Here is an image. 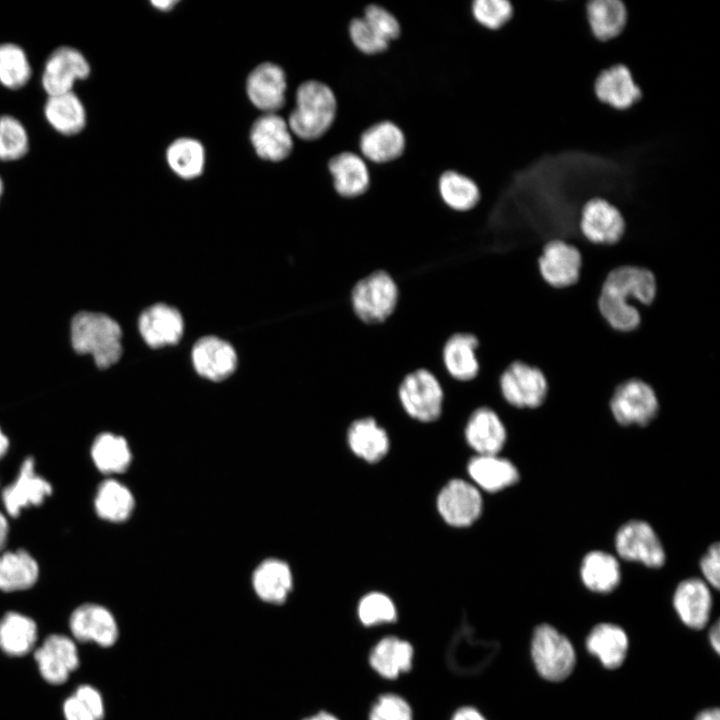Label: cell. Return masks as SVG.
Segmentation results:
<instances>
[{
	"instance_id": "6da1fadb",
	"label": "cell",
	"mask_w": 720,
	"mask_h": 720,
	"mask_svg": "<svg viewBox=\"0 0 720 720\" xmlns=\"http://www.w3.org/2000/svg\"><path fill=\"white\" fill-rule=\"evenodd\" d=\"M657 295V282L647 268L618 266L606 275L597 298V309L614 331L629 333L641 324L640 307L650 306Z\"/></svg>"
},
{
	"instance_id": "7a4b0ae2",
	"label": "cell",
	"mask_w": 720,
	"mask_h": 720,
	"mask_svg": "<svg viewBox=\"0 0 720 720\" xmlns=\"http://www.w3.org/2000/svg\"><path fill=\"white\" fill-rule=\"evenodd\" d=\"M72 349L81 356H90L96 367L107 369L121 358L122 329L111 316L96 311L81 310L69 324Z\"/></svg>"
},
{
	"instance_id": "3957f363",
	"label": "cell",
	"mask_w": 720,
	"mask_h": 720,
	"mask_svg": "<svg viewBox=\"0 0 720 720\" xmlns=\"http://www.w3.org/2000/svg\"><path fill=\"white\" fill-rule=\"evenodd\" d=\"M399 302V285L384 269L363 275L353 283L348 293L352 315L365 326L386 323L396 312Z\"/></svg>"
},
{
	"instance_id": "277c9868",
	"label": "cell",
	"mask_w": 720,
	"mask_h": 720,
	"mask_svg": "<svg viewBox=\"0 0 720 720\" xmlns=\"http://www.w3.org/2000/svg\"><path fill=\"white\" fill-rule=\"evenodd\" d=\"M338 101L333 89L318 80H307L296 92V105L288 126L302 140H316L325 135L334 124Z\"/></svg>"
},
{
	"instance_id": "5b68a950",
	"label": "cell",
	"mask_w": 720,
	"mask_h": 720,
	"mask_svg": "<svg viewBox=\"0 0 720 720\" xmlns=\"http://www.w3.org/2000/svg\"><path fill=\"white\" fill-rule=\"evenodd\" d=\"M395 393L405 414L417 422L432 423L442 416L445 386L439 376L427 367L407 372L398 382Z\"/></svg>"
},
{
	"instance_id": "8992f818",
	"label": "cell",
	"mask_w": 720,
	"mask_h": 720,
	"mask_svg": "<svg viewBox=\"0 0 720 720\" xmlns=\"http://www.w3.org/2000/svg\"><path fill=\"white\" fill-rule=\"evenodd\" d=\"M530 652L536 671L550 682L565 680L576 665V652L571 641L547 623L534 629Z\"/></svg>"
},
{
	"instance_id": "52a82bcc",
	"label": "cell",
	"mask_w": 720,
	"mask_h": 720,
	"mask_svg": "<svg viewBox=\"0 0 720 720\" xmlns=\"http://www.w3.org/2000/svg\"><path fill=\"white\" fill-rule=\"evenodd\" d=\"M497 389L502 399L516 409H537L549 395V383L543 371L521 360L510 362L501 371Z\"/></svg>"
},
{
	"instance_id": "ba28073f",
	"label": "cell",
	"mask_w": 720,
	"mask_h": 720,
	"mask_svg": "<svg viewBox=\"0 0 720 720\" xmlns=\"http://www.w3.org/2000/svg\"><path fill=\"white\" fill-rule=\"evenodd\" d=\"M608 406L619 425L644 427L658 416L660 401L649 383L639 378H629L615 386Z\"/></svg>"
},
{
	"instance_id": "9c48e42d",
	"label": "cell",
	"mask_w": 720,
	"mask_h": 720,
	"mask_svg": "<svg viewBox=\"0 0 720 720\" xmlns=\"http://www.w3.org/2000/svg\"><path fill=\"white\" fill-rule=\"evenodd\" d=\"M578 228L586 242L596 246H613L624 237L626 219L615 204L605 198L594 197L582 206Z\"/></svg>"
},
{
	"instance_id": "30bf717a",
	"label": "cell",
	"mask_w": 720,
	"mask_h": 720,
	"mask_svg": "<svg viewBox=\"0 0 720 720\" xmlns=\"http://www.w3.org/2000/svg\"><path fill=\"white\" fill-rule=\"evenodd\" d=\"M582 265V254L578 247L562 238L547 241L537 259L540 278L547 286L556 290L576 285Z\"/></svg>"
},
{
	"instance_id": "8fae6325",
	"label": "cell",
	"mask_w": 720,
	"mask_h": 720,
	"mask_svg": "<svg viewBox=\"0 0 720 720\" xmlns=\"http://www.w3.org/2000/svg\"><path fill=\"white\" fill-rule=\"evenodd\" d=\"M90 74L91 66L86 56L75 47L62 45L47 56L41 85L47 96L72 92L75 84L86 80Z\"/></svg>"
},
{
	"instance_id": "7c38bea8",
	"label": "cell",
	"mask_w": 720,
	"mask_h": 720,
	"mask_svg": "<svg viewBox=\"0 0 720 720\" xmlns=\"http://www.w3.org/2000/svg\"><path fill=\"white\" fill-rule=\"evenodd\" d=\"M480 340L470 331H455L443 341L439 359L444 375L458 384L475 381L481 371L478 356Z\"/></svg>"
},
{
	"instance_id": "4fadbf2b",
	"label": "cell",
	"mask_w": 720,
	"mask_h": 720,
	"mask_svg": "<svg viewBox=\"0 0 720 720\" xmlns=\"http://www.w3.org/2000/svg\"><path fill=\"white\" fill-rule=\"evenodd\" d=\"M615 549L622 559L649 568H660L666 560L660 538L643 520H629L619 527L615 535Z\"/></svg>"
},
{
	"instance_id": "5bb4252c",
	"label": "cell",
	"mask_w": 720,
	"mask_h": 720,
	"mask_svg": "<svg viewBox=\"0 0 720 720\" xmlns=\"http://www.w3.org/2000/svg\"><path fill=\"white\" fill-rule=\"evenodd\" d=\"M52 491L51 483L37 473L34 457L28 456L14 481L3 488L1 499L6 513L16 518L23 509L43 504Z\"/></svg>"
},
{
	"instance_id": "9a60e30c",
	"label": "cell",
	"mask_w": 720,
	"mask_h": 720,
	"mask_svg": "<svg viewBox=\"0 0 720 720\" xmlns=\"http://www.w3.org/2000/svg\"><path fill=\"white\" fill-rule=\"evenodd\" d=\"M436 506L447 524L467 527L480 517L483 500L475 485L462 479H452L440 490Z\"/></svg>"
},
{
	"instance_id": "2e32d148",
	"label": "cell",
	"mask_w": 720,
	"mask_h": 720,
	"mask_svg": "<svg viewBox=\"0 0 720 720\" xmlns=\"http://www.w3.org/2000/svg\"><path fill=\"white\" fill-rule=\"evenodd\" d=\"M497 649L496 642L476 638L472 627L465 623L451 639L447 649V663L457 674L473 675L488 665Z\"/></svg>"
},
{
	"instance_id": "e0dca14e",
	"label": "cell",
	"mask_w": 720,
	"mask_h": 720,
	"mask_svg": "<svg viewBox=\"0 0 720 720\" xmlns=\"http://www.w3.org/2000/svg\"><path fill=\"white\" fill-rule=\"evenodd\" d=\"M34 659L42 678L53 685L66 682L80 663L74 640L61 634L45 638L35 650Z\"/></svg>"
},
{
	"instance_id": "ac0fdd59",
	"label": "cell",
	"mask_w": 720,
	"mask_h": 720,
	"mask_svg": "<svg viewBox=\"0 0 720 720\" xmlns=\"http://www.w3.org/2000/svg\"><path fill=\"white\" fill-rule=\"evenodd\" d=\"M69 628L77 641L93 642L101 647L113 646L119 636L112 612L96 603L76 607L70 615Z\"/></svg>"
},
{
	"instance_id": "d6986e66",
	"label": "cell",
	"mask_w": 720,
	"mask_h": 720,
	"mask_svg": "<svg viewBox=\"0 0 720 720\" xmlns=\"http://www.w3.org/2000/svg\"><path fill=\"white\" fill-rule=\"evenodd\" d=\"M406 144V135L398 124L391 120H381L360 134L359 154L374 164H387L404 154Z\"/></svg>"
},
{
	"instance_id": "ffe728a7",
	"label": "cell",
	"mask_w": 720,
	"mask_h": 720,
	"mask_svg": "<svg viewBox=\"0 0 720 720\" xmlns=\"http://www.w3.org/2000/svg\"><path fill=\"white\" fill-rule=\"evenodd\" d=\"M593 90L600 103L620 111L631 108L642 97L631 70L622 63L601 70L594 80Z\"/></svg>"
},
{
	"instance_id": "44dd1931",
	"label": "cell",
	"mask_w": 720,
	"mask_h": 720,
	"mask_svg": "<svg viewBox=\"0 0 720 720\" xmlns=\"http://www.w3.org/2000/svg\"><path fill=\"white\" fill-rule=\"evenodd\" d=\"M328 170L335 192L344 199L359 198L370 188V170L367 161L359 153H337L330 158Z\"/></svg>"
},
{
	"instance_id": "7402d4cb",
	"label": "cell",
	"mask_w": 720,
	"mask_h": 720,
	"mask_svg": "<svg viewBox=\"0 0 720 720\" xmlns=\"http://www.w3.org/2000/svg\"><path fill=\"white\" fill-rule=\"evenodd\" d=\"M465 439L477 455L498 454L507 439V431L499 414L490 406H479L469 415Z\"/></svg>"
},
{
	"instance_id": "603a6c76",
	"label": "cell",
	"mask_w": 720,
	"mask_h": 720,
	"mask_svg": "<svg viewBox=\"0 0 720 720\" xmlns=\"http://www.w3.org/2000/svg\"><path fill=\"white\" fill-rule=\"evenodd\" d=\"M250 140L257 155L269 161H281L293 148L288 123L279 115L267 113L253 123Z\"/></svg>"
},
{
	"instance_id": "cb8c5ba5",
	"label": "cell",
	"mask_w": 720,
	"mask_h": 720,
	"mask_svg": "<svg viewBox=\"0 0 720 720\" xmlns=\"http://www.w3.org/2000/svg\"><path fill=\"white\" fill-rule=\"evenodd\" d=\"M712 604L711 591L704 580L685 579L674 591V609L682 623L691 629H702L708 623Z\"/></svg>"
},
{
	"instance_id": "d4e9b609",
	"label": "cell",
	"mask_w": 720,
	"mask_h": 720,
	"mask_svg": "<svg viewBox=\"0 0 720 720\" xmlns=\"http://www.w3.org/2000/svg\"><path fill=\"white\" fill-rule=\"evenodd\" d=\"M286 75L273 63H262L249 74L246 90L250 101L258 109L273 113L285 102Z\"/></svg>"
},
{
	"instance_id": "484cf974",
	"label": "cell",
	"mask_w": 720,
	"mask_h": 720,
	"mask_svg": "<svg viewBox=\"0 0 720 720\" xmlns=\"http://www.w3.org/2000/svg\"><path fill=\"white\" fill-rule=\"evenodd\" d=\"M139 332L153 348L177 343L182 337L184 323L179 311L166 304H156L139 317Z\"/></svg>"
},
{
	"instance_id": "4316f807",
	"label": "cell",
	"mask_w": 720,
	"mask_h": 720,
	"mask_svg": "<svg viewBox=\"0 0 720 720\" xmlns=\"http://www.w3.org/2000/svg\"><path fill=\"white\" fill-rule=\"evenodd\" d=\"M192 361L201 376L212 381H221L234 372L237 356L228 342L215 336H206L194 345Z\"/></svg>"
},
{
	"instance_id": "83f0119b",
	"label": "cell",
	"mask_w": 720,
	"mask_h": 720,
	"mask_svg": "<svg viewBox=\"0 0 720 720\" xmlns=\"http://www.w3.org/2000/svg\"><path fill=\"white\" fill-rule=\"evenodd\" d=\"M414 659L412 644L398 636L388 635L379 639L371 648L368 662L380 677L395 680L411 670Z\"/></svg>"
},
{
	"instance_id": "f1b7e54d",
	"label": "cell",
	"mask_w": 720,
	"mask_h": 720,
	"mask_svg": "<svg viewBox=\"0 0 720 720\" xmlns=\"http://www.w3.org/2000/svg\"><path fill=\"white\" fill-rule=\"evenodd\" d=\"M43 115L49 126L63 136H75L87 125L86 108L74 91L47 96Z\"/></svg>"
},
{
	"instance_id": "f546056e",
	"label": "cell",
	"mask_w": 720,
	"mask_h": 720,
	"mask_svg": "<svg viewBox=\"0 0 720 720\" xmlns=\"http://www.w3.org/2000/svg\"><path fill=\"white\" fill-rule=\"evenodd\" d=\"M347 442L357 457L369 463L384 458L390 447L386 430L371 416L357 418L350 423Z\"/></svg>"
},
{
	"instance_id": "4dcf8cb0",
	"label": "cell",
	"mask_w": 720,
	"mask_h": 720,
	"mask_svg": "<svg viewBox=\"0 0 720 720\" xmlns=\"http://www.w3.org/2000/svg\"><path fill=\"white\" fill-rule=\"evenodd\" d=\"M470 478L478 488L495 493L514 485L519 480L516 466L498 454L476 455L467 465Z\"/></svg>"
},
{
	"instance_id": "1f68e13d",
	"label": "cell",
	"mask_w": 720,
	"mask_h": 720,
	"mask_svg": "<svg viewBox=\"0 0 720 720\" xmlns=\"http://www.w3.org/2000/svg\"><path fill=\"white\" fill-rule=\"evenodd\" d=\"M588 652L607 669L620 667L627 656L629 641L623 628L612 623H599L586 638Z\"/></svg>"
},
{
	"instance_id": "d6a6232c",
	"label": "cell",
	"mask_w": 720,
	"mask_h": 720,
	"mask_svg": "<svg viewBox=\"0 0 720 720\" xmlns=\"http://www.w3.org/2000/svg\"><path fill=\"white\" fill-rule=\"evenodd\" d=\"M40 568L34 556L25 549L0 552V590L17 592L33 587Z\"/></svg>"
},
{
	"instance_id": "836d02e7",
	"label": "cell",
	"mask_w": 720,
	"mask_h": 720,
	"mask_svg": "<svg viewBox=\"0 0 720 720\" xmlns=\"http://www.w3.org/2000/svg\"><path fill=\"white\" fill-rule=\"evenodd\" d=\"M252 585L264 602L282 604L292 590L293 578L289 566L278 559L263 561L254 571Z\"/></svg>"
},
{
	"instance_id": "e575fe53",
	"label": "cell",
	"mask_w": 720,
	"mask_h": 720,
	"mask_svg": "<svg viewBox=\"0 0 720 720\" xmlns=\"http://www.w3.org/2000/svg\"><path fill=\"white\" fill-rule=\"evenodd\" d=\"M437 189L443 204L456 213L475 209L482 198L477 182L456 170H446L438 178Z\"/></svg>"
},
{
	"instance_id": "d590c367",
	"label": "cell",
	"mask_w": 720,
	"mask_h": 720,
	"mask_svg": "<svg viewBox=\"0 0 720 720\" xmlns=\"http://www.w3.org/2000/svg\"><path fill=\"white\" fill-rule=\"evenodd\" d=\"M586 22L592 35L600 41L618 37L627 25L628 11L620 0H592L585 7Z\"/></svg>"
},
{
	"instance_id": "8d00e7d4",
	"label": "cell",
	"mask_w": 720,
	"mask_h": 720,
	"mask_svg": "<svg viewBox=\"0 0 720 720\" xmlns=\"http://www.w3.org/2000/svg\"><path fill=\"white\" fill-rule=\"evenodd\" d=\"M580 578L590 591L610 593L616 589L621 580L619 561L605 551H590L582 559Z\"/></svg>"
},
{
	"instance_id": "74e56055",
	"label": "cell",
	"mask_w": 720,
	"mask_h": 720,
	"mask_svg": "<svg viewBox=\"0 0 720 720\" xmlns=\"http://www.w3.org/2000/svg\"><path fill=\"white\" fill-rule=\"evenodd\" d=\"M37 640V625L27 615L9 611L0 618V649L19 657L31 652Z\"/></svg>"
},
{
	"instance_id": "f35d334b",
	"label": "cell",
	"mask_w": 720,
	"mask_h": 720,
	"mask_svg": "<svg viewBox=\"0 0 720 720\" xmlns=\"http://www.w3.org/2000/svg\"><path fill=\"white\" fill-rule=\"evenodd\" d=\"M93 504L99 518L112 523H121L132 514L135 500L128 487L115 479L108 478L98 485Z\"/></svg>"
},
{
	"instance_id": "ab89813d",
	"label": "cell",
	"mask_w": 720,
	"mask_h": 720,
	"mask_svg": "<svg viewBox=\"0 0 720 720\" xmlns=\"http://www.w3.org/2000/svg\"><path fill=\"white\" fill-rule=\"evenodd\" d=\"M90 457L98 471L112 475L127 470L132 454L124 437L112 432H102L91 444Z\"/></svg>"
},
{
	"instance_id": "60d3db41",
	"label": "cell",
	"mask_w": 720,
	"mask_h": 720,
	"mask_svg": "<svg viewBox=\"0 0 720 720\" xmlns=\"http://www.w3.org/2000/svg\"><path fill=\"white\" fill-rule=\"evenodd\" d=\"M166 158L174 173L184 179H193L204 169L205 151L199 141L179 138L168 147Z\"/></svg>"
},
{
	"instance_id": "b9f144b4",
	"label": "cell",
	"mask_w": 720,
	"mask_h": 720,
	"mask_svg": "<svg viewBox=\"0 0 720 720\" xmlns=\"http://www.w3.org/2000/svg\"><path fill=\"white\" fill-rule=\"evenodd\" d=\"M32 67L25 50L16 43H0V84L9 90L27 85Z\"/></svg>"
},
{
	"instance_id": "7bdbcfd3",
	"label": "cell",
	"mask_w": 720,
	"mask_h": 720,
	"mask_svg": "<svg viewBox=\"0 0 720 720\" xmlns=\"http://www.w3.org/2000/svg\"><path fill=\"white\" fill-rule=\"evenodd\" d=\"M65 720H103L105 706L100 692L81 685L63 703Z\"/></svg>"
},
{
	"instance_id": "ee69618b",
	"label": "cell",
	"mask_w": 720,
	"mask_h": 720,
	"mask_svg": "<svg viewBox=\"0 0 720 720\" xmlns=\"http://www.w3.org/2000/svg\"><path fill=\"white\" fill-rule=\"evenodd\" d=\"M30 141L24 124L16 117L0 116V161L22 159L29 151Z\"/></svg>"
},
{
	"instance_id": "f6af8a7d",
	"label": "cell",
	"mask_w": 720,
	"mask_h": 720,
	"mask_svg": "<svg viewBox=\"0 0 720 720\" xmlns=\"http://www.w3.org/2000/svg\"><path fill=\"white\" fill-rule=\"evenodd\" d=\"M357 617L365 627L394 623L398 612L393 600L385 593L374 591L365 594L358 602Z\"/></svg>"
},
{
	"instance_id": "bcb514c9",
	"label": "cell",
	"mask_w": 720,
	"mask_h": 720,
	"mask_svg": "<svg viewBox=\"0 0 720 720\" xmlns=\"http://www.w3.org/2000/svg\"><path fill=\"white\" fill-rule=\"evenodd\" d=\"M473 19L488 30H499L510 22L514 8L508 0H475L471 3Z\"/></svg>"
},
{
	"instance_id": "7dc6e473",
	"label": "cell",
	"mask_w": 720,
	"mask_h": 720,
	"mask_svg": "<svg viewBox=\"0 0 720 720\" xmlns=\"http://www.w3.org/2000/svg\"><path fill=\"white\" fill-rule=\"evenodd\" d=\"M348 36L352 45L367 56L384 53L390 46V43L384 40L362 16L355 17L349 22Z\"/></svg>"
},
{
	"instance_id": "c3c4849f",
	"label": "cell",
	"mask_w": 720,
	"mask_h": 720,
	"mask_svg": "<svg viewBox=\"0 0 720 720\" xmlns=\"http://www.w3.org/2000/svg\"><path fill=\"white\" fill-rule=\"evenodd\" d=\"M368 720H413V710L401 695L383 693L370 706Z\"/></svg>"
},
{
	"instance_id": "681fc988",
	"label": "cell",
	"mask_w": 720,
	"mask_h": 720,
	"mask_svg": "<svg viewBox=\"0 0 720 720\" xmlns=\"http://www.w3.org/2000/svg\"><path fill=\"white\" fill-rule=\"evenodd\" d=\"M362 17L388 43L397 40L402 32L398 18L387 8L378 4H369L364 8Z\"/></svg>"
},
{
	"instance_id": "f907efd6",
	"label": "cell",
	"mask_w": 720,
	"mask_h": 720,
	"mask_svg": "<svg viewBox=\"0 0 720 720\" xmlns=\"http://www.w3.org/2000/svg\"><path fill=\"white\" fill-rule=\"evenodd\" d=\"M700 570L705 582L718 590L720 585V545L718 542L710 545L701 558Z\"/></svg>"
},
{
	"instance_id": "816d5d0a",
	"label": "cell",
	"mask_w": 720,
	"mask_h": 720,
	"mask_svg": "<svg viewBox=\"0 0 720 720\" xmlns=\"http://www.w3.org/2000/svg\"><path fill=\"white\" fill-rule=\"evenodd\" d=\"M450 720H487L477 708L465 705L454 711Z\"/></svg>"
},
{
	"instance_id": "f5cc1de1",
	"label": "cell",
	"mask_w": 720,
	"mask_h": 720,
	"mask_svg": "<svg viewBox=\"0 0 720 720\" xmlns=\"http://www.w3.org/2000/svg\"><path fill=\"white\" fill-rule=\"evenodd\" d=\"M9 537V522L6 515L0 511V552L4 551Z\"/></svg>"
},
{
	"instance_id": "db71d44e",
	"label": "cell",
	"mask_w": 720,
	"mask_h": 720,
	"mask_svg": "<svg viewBox=\"0 0 720 720\" xmlns=\"http://www.w3.org/2000/svg\"><path fill=\"white\" fill-rule=\"evenodd\" d=\"M709 642L717 654L720 652V624L716 621L709 631Z\"/></svg>"
},
{
	"instance_id": "11a10c76",
	"label": "cell",
	"mask_w": 720,
	"mask_h": 720,
	"mask_svg": "<svg viewBox=\"0 0 720 720\" xmlns=\"http://www.w3.org/2000/svg\"><path fill=\"white\" fill-rule=\"evenodd\" d=\"M695 720H720V711L718 708H708L699 712Z\"/></svg>"
},
{
	"instance_id": "9f6ffc18",
	"label": "cell",
	"mask_w": 720,
	"mask_h": 720,
	"mask_svg": "<svg viewBox=\"0 0 720 720\" xmlns=\"http://www.w3.org/2000/svg\"><path fill=\"white\" fill-rule=\"evenodd\" d=\"M10 447V440L0 426V460L7 454Z\"/></svg>"
},
{
	"instance_id": "6f0895ef",
	"label": "cell",
	"mask_w": 720,
	"mask_h": 720,
	"mask_svg": "<svg viewBox=\"0 0 720 720\" xmlns=\"http://www.w3.org/2000/svg\"><path fill=\"white\" fill-rule=\"evenodd\" d=\"M302 720H340V719L330 712L319 711L313 715L305 717Z\"/></svg>"
},
{
	"instance_id": "680465c9",
	"label": "cell",
	"mask_w": 720,
	"mask_h": 720,
	"mask_svg": "<svg viewBox=\"0 0 720 720\" xmlns=\"http://www.w3.org/2000/svg\"><path fill=\"white\" fill-rule=\"evenodd\" d=\"M151 4L160 10L168 11L174 7V5L177 4V1L174 0H158V1H151Z\"/></svg>"
},
{
	"instance_id": "91938a15",
	"label": "cell",
	"mask_w": 720,
	"mask_h": 720,
	"mask_svg": "<svg viewBox=\"0 0 720 720\" xmlns=\"http://www.w3.org/2000/svg\"><path fill=\"white\" fill-rule=\"evenodd\" d=\"M3 193H4V182H3L2 177L0 176V201L2 199Z\"/></svg>"
}]
</instances>
